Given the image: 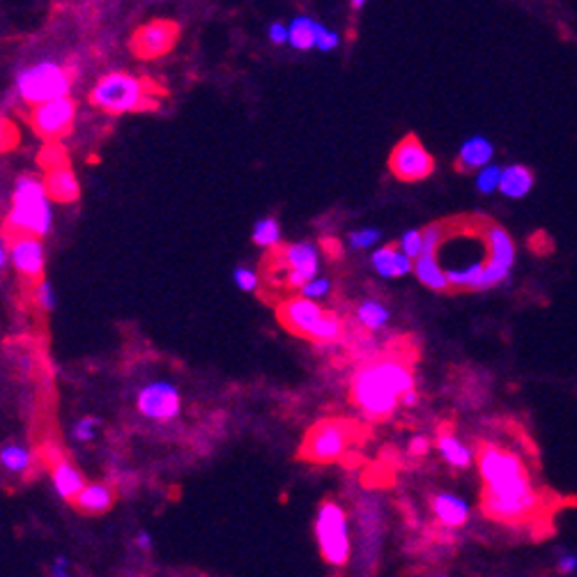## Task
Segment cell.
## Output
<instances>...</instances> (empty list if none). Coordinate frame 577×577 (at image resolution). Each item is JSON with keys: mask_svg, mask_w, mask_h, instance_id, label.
I'll list each match as a JSON object with an SVG mask.
<instances>
[{"mask_svg": "<svg viewBox=\"0 0 577 577\" xmlns=\"http://www.w3.org/2000/svg\"><path fill=\"white\" fill-rule=\"evenodd\" d=\"M155 85L146 78L125 72H111L94 84L90 102L109 115H125L156 106Z\"/></svg>", "mask_w": 577, "mask_h": 577, "instance_id": "4", "label": "cell"}, {"mask_svg": "<svg viewBox=\"0 0 577 577\" xmlns=\"http://www.w3.org/2000/svg\"><path fill=\"white\" fill-rule=\"evenodd\" d=\"M136 405H138V412L152 422L166 423L180 414L182 398L171 382H152V385L143 386Z\"/></svg>", "mask_w": 577, "mask_h": 577, "instance_id": "13", "label": "cell"}, {"mask_svg": "<svg viewBox=\"0 0 577 577\" xmlns=\"http://www.w3.org/2000/svg\"><path fill=\"white\" fill-rule=\"evenodd\" d=\"M484 235L485 242H488L490 261L485 262L476 290H490V288L509 281L510 270L515 265V244L510 240V235L502 226H484Z\"/></svg>", "mask_w": 577, "mask_h": 577, "instance_id": "9", "label": "cell"}, {"mask_svg": "<svg viewBox=\"0 0 577 577\" xmlns=\"http://www.w3.org/2000/svg\"><path fill=\"white\" fill-rule=\"evenodd\" d=\"M19 141H22V131H19V127H16L10 118L0 115V155H3V152L14 150V147L19 146Z\"/></svg>", "mask_w": 577, "mask_h": 577, "instance_id": "32", "label": "cell"}, {"mask_svg": "<svg viewBox=\"0 0 577 577\" xmlns=\"http://www.w3.org/2000/svg\"><path fill=\"white\" fill-rule=\"evenodd\" d=\"M474 457L484 481L481 513L488 520L518 527L541 515V494L520 456L500 444L481 442Z\"/></svg>", "mask_w": 577, "mask_h": 577, "instance_id": "1", "label": "cell"}, {"mask_svg": "<svg viewBox=\"0 0 577 577\" xmlns=\"http://www.w3.org/2000/svg\"><path fill=\"white\" fill-rule=\"evenodd\" d=\"M44 187H47L49 198L56 203H76L81 196V187H78V180L69 164L44 173Z\"/></svg>", "mask_w": 577, "mask_h": 577, "instance_id": "19", "label": "cell"}, {"mask_svg": "<svg viewBox=\"0 0 577 577\" xmlns=\"http://www.w3.org/2000/svg\"><path fill=\"white\" fill-rule=\"evenodd\" d=\"M357 317H360V323L364 324L366 329L377 332V329H385L386 323H389V308L382 302H377V299H368V302L360 304Z\"/></svg>", "mask_w": 577, "mask_h": 577, "instance_id": "27", "label": "cell"}, {"mask_svg": "<svg viewBox=\"0 0 577 577\" xmlns=\"http://www.w3.org/2000/svg\"><path fill=\"white\" fill-rule=\"evenodd\" d=\"M329 288H332V283H329L327 279L315 276V279H311V281H306L302 288H299V292H302L299 297L311 299V302H317V299H323V297L329 295Z\"/></svg>", "mask_w": 577, "mask_h": 577, "instance_id": "35", "label": "cell"}, {"mask_svg": "<svg viewBox=\"0 0 577 577\" xmlns=\"http://www.w3.org/2000/svg\"><path fill=\"white\" fill-rule=\"evenodd\" d=\"M428 451H431V442H428V437H423V435L412 437V442H410V453H412V456L422 457V456H426Z\"/></svg>", "mask_w": 577, "mask_h": 577, "instance_id": "43", "label": "cell"}, {"mask_svg": "<svg viewBox=\"0 0 577 577\" xmlns=\"http://www.w3.org/2000/svg\"><path fill=\"white\" fill-rule=\"evenodd\" d=\"M53 226L51 198H49L44 180L35 175H22L12 193V209L3 226L7 240L14 237H44Z\"/></svg>", "mask_w": 577, "mask_h": 577, "instance_id": "3", "label": "cell"}, {"mask_svg": "<svg viewBox=\"0 0 577 577\" xmlns=\"http://www.w3.org/2000/svg\"><path fill=\"white\" fill-rule=\"evenodd\" d=\"M500 182H502V168L497 166V164H490V166L481 168V171L476 173V189H479V193H484V196L497 191V189H500Z\"/></svg>", "mask_w": 577, "mask_h": 577, "instance_id": "31", "label": "cell"}, {"mask_svg": "<svg viewBox=\"0 0 577 577\" xmlns=\"http://www.w3.org/2000/svg\"><path fill=\"white\" fill-rule=\"evenodd\" d=\"M416 403H419V394H416V389L407 391V394L401 398L403 407H412V405H416Z\"/></svg>", "mask_w": 577, "mask_h": 577, "instance_id": "45", "label": "cell"}, {"mask_svg": "<svg viewBox=\"0 0 577 577\" xmlns=\"http://www.w3.org/2000/svg\"><path fill=\"white\" fill-rule=\"evenodd\" d=\"M276 317L290 333L315 343H332L343 336V323L338 320L336 313L324 311L320 304L304 297H290L279 304Z\"/></svg>", "mask_w": 577, "mask_h": 577, "instance_id": "5", "label": "cell"}, {"mask_svg": "<svg viewBox=\"0 0 577 577\" xmlns=\"http://www.w3.org/2000/svg\"><path fill=\"white\" fill-rule=\"evenodd\" d=\"M398 249L410 258V261H416V258H422L423 253V233L422 230H407L405 235L401 237V244Z\"/></svg>", "mask_w": 577, "mask_h": 577, "instance_id": "33", "label": "cell"}, {"mask_svg": "<svg viewBox=\"0 0 577 577\" xmlns=\"http://www.w3.org/2000/svg\"><path fill=\"white\" fill-rule=\"evenodd\" d=\"M556 571L562 573V575H573L577 571V556L571 555V552H564L556 559Z\"/></svg>", "mask_w": 577, "mask_h": 577, "instance_id": "41", "label": "cell"}, {"mask_svg": "<svg viewBox=\"0 0 577 577\" xmlns=\"http://www.w3.org/2000/svg\"><path fill=\"white\" fill-rule=\"evenodd\" d=\"M233 281H235V286L240 288V290H244V292H255V290H258V286H261L258 271L251 270V267H246V265L235 267Z\"/></svg>", "mask_w": 577, "mask_h": 577, "instance_id": "34", "label": "cell"}, {"mask_svg": "<svg viewBox=\"0 0 577 577\" xmlns=\"http://www.w3.org/2000/svg\"><path fill=\"white\" fill-rule=\"evenodd\" d=\"M494 159V146L485 138V136H469L467 141L460 146L456 159V168L460 173L481 171V168L490 166Z\"/></svg>", "mask_w": 577, "mask_h": 577, "instance_id": "16", "label": "cell"}, {"mask_svg": "<svg viewBox=\"0 0 577 577\" xmlns=\"http://www.w3.org/2000/svg\"><path fill=\"white\" fill-rule=\"evenodd\" d=\"M414 389L410 364L398 357H385L361 366L352 377V403L370 419H386L401 407V398Z\"/></svg>", "mask_w": 577, "mask_h": 577, "instance_id": "2", "label": "cell"}, {"mask_svg": "<svg viewBox=\"0 0 577 577\" xmlns=\"http://www.w3.org/2000/svg\"><path fill=\"white\" fill-rule=\"evenodd\" d=\"M431 506L437 522H439L442 527H447V529H460V527L467 525L469 506L467 502L460 500L457 494H451V493L435 494Z\"/></svg>", "mask_w": 577, "mask_h": 577, "instance_id": "18", "label": "cell"}, {"mask_svg": "<svg viewBox=\"0 0 577 577\" xmlns=\"http://www.w3.org/2000/svg\"><path fill=\"white\" fill-rule=\"evenodd\" d=\"M10 244V258L16 271L28 281H40L44 271V246L37 237H14L7 240Z\"/></svg>", "mask_w": 577, "mask_h": 577, "instance_id": "15", "label": "cell"}, {"mask_svg": "<svg viewBox=\"0 0 577 577\" xmlns=\"http://www.w3.org/2000/svg\"><path fill=\"white\" fill-rule=\"evenodd\" d=\"M361 7H364V0H354L352 10H361Z\"/></svg>", "mask_w": 577, "mask_h": 577, "instance_id": "47", "label": "cell"}, {"mask_svg": "<svg viewBox=\"0 0 577 577\" xmlns=\"http://www.w3.org/2000/svg\"><path fill=\"white\" fill-rule=\"evenodd\" d=\"M5 262H7V249H5V244L0 242V270L5 267Z\"/></svg>", "mask_w": 577, "mask_h": 577, "instance_id": "46", "label": "cell"}, {"mask_svg": "<svg viewBox=\"0 0 577 577\" xmlns=\"http://www.w3.org/2000/svg\"><path fill=\"white\" fill-rule=\"evenodd\" d=\"M97 428H99L97 419H94V416H85V419H81V422L74 426L72 435L74 439H78V442H90V439H94V435H97Z\"/></svg>", "mask_w": 577, "mask_h": 577, "instance_id": "38", "label": "cell"}, {"mask_svg": "<svg viewBox=\"0 0 577 577\" xmlns=\"http://www.w3.org/2000/svg\"><path fill=\"white\" fill-rule=\"evenodd\" d=\"M51 481L56 493L60 494L65 502L76 500L78 494H81V490L88 485L84 479V474L78 472L67 457L63 456H56L51 460Z\"/></svg>", "mask_w": 577, "mask_h": 577, "instance_id": "17", "label": "cell"}, {"mask_svg": "<svg viewBox=\"0 0 577 577\" xmlns=\"http://www.w3.org/2000/svg\"><path fill=\"white\" fill-rule=\"evenodd\" d=\"M437 448L442 453L444 463L451 465L456 469H467L469 465L474 463V453L472 448L465 447L460 439H457L453 432H442L439 439H437Z\"/></svg>", "mask_w": 577, "mask_h": 577, "instance_id": "25", "label": "cell"}, {"mask_svg": "<svg viewBox=\"0 0 577 577\" xmlns=\"http://www.w3.org/2000/svg\"><path fill=\"white\" fill-rule=\"evenodd\" d=\"M354 437H357V426L350 419H338V416L323 419L306 432L299 456L308 463H336L345 456Z\"/></svg>", "mask_w": 577, "mask_h": 577, "instance_id": "7", "label": "cell"}, {"mask_svg": "<svg viewBox=\"0 0 577 577\" xmlns=\"http://www.w3.org/2000/svg\"><path fill=\"white\" fill-rule=\"evenodd\" d=\"M49 575L51 577H72V566H69L67 556H56L49 566Z\"/></svg>", "mask_w": 577, "mask_h": 577, "instance_id": "40", "label": "cell"}, {"mask_svg": "<svg viewBox=\"0 0 577 577\" xmlns=\"http://www.w3.org/2000/svg\"><path fill=\"white\" fill-rule=\"evenodd\" d=\"M422 233H423V253L422 255H435L437 258V251H439V246H442L444 240H447L448 224H444V221H437V224L426 226Z\"/></svg>", "mask_w": 577, "mask_h": 577, "instance_id": "30", "label": "cell"}, {"mask_svg": "<svg viewBox=\"0 0 577 577\" xmlns=\"http://www.w3.org/2000/svg\"><path fill=\"white\" fill-rule=\"evenodd\" d=\"M69 88H72V72L51 60L31 65L16 76V90L31 106H42L56 99L69 97Z\"/></svg>", "mask_w": 577, "mask_h": 577, "instance_id": "8", "label": "cell"}, {"mask_svg": "<svg viewBox=\"0 0 577 577\" xmlns=\"http://www.w3.org/2000/svg\"><path fill=\"white\" fill-rule=\"evenodd\" d=\"M389 171L403 182H422L435 171V159L423 147L422 138L407 134L405 138L395 143L389 155Z\"/></svg>", "mask_w": 577, "mask_h": 577, "instance_id": "10", "label": "cell"}, {"mask_svg": "<svg viewBox=\"0 0 577 577\" xmlns=\"http://www.w3.org/2000/svg\"><path fill=\"white\" fill-rule=\"evenodd\" d=\"M267 37H270L271 44H286L288 42V26H283V23H271L270 31H267Z\"/></svg>", "mask_w": 577, "mask_h": 577, "instance_id": "42", "label": "cell"}, {"mask_svg": "<svg viewBox=\"0 0 577 577\" xmlns=\"http://www.w3.org/2000/svg\"><path fill=\"white\" fill-rule=\"evenodd\" d=\"M338 44H341V35H338L336 31H332V28L324 26V23H320V32H317V42H315L317 51L329 53L333 51Z\"/></svg>", "mask_w": 577, "mask_h": 577, "instance_id": "39", "label": "cell"}, {"mask_svg": "<svg viewBox=\"0 0 577 577\" xmlns=\"http://www.w3.org/2000/svg\"><path fill=\"white\" fill-rule=\"evenodd\" d=\"M180 37V26L168 19H156L146 23L131 37V53L141 60H155V58L166 56L173 51Z\"/></svg>", "mask_w": 577, "mask_h": 577, "instance_id": "12", "label": "cell"}, {"mask_svg": "<svg viewBox=\"0 0 577 577\" xmlns=\"http://www.w3.org/2000/svg\"><path fill=\"white\" fill-rule=\"evenodd\" d=\"M134 546L141 552H150L152 547H155V541H152V536L147 534V531H138L134 538Z\"/></svg>", "mask_w": 577, "mask_h": 577, "instance_id": "44", "label": "cell"}, {"mask_svg": "<svg viewBox=\"0 0 577 577\" xmlns=\"http://www.w3.org/2000/svg\"><path fill=\"white\" fill-rule=\"evenodd\" d=\"M317 32H320V23L311 16H295L288 26V44L297 51H308L315 49Z\"/></svg>", "mask_w": 577, "mask_h": 577, "instance_id": "23", "label": "cell"}, {"mask_svg": "<svg viewBox=\"0 0 577 577\" xmlns=\"http://www.w3.org/2000/svg\"><path fill=\"white\" fill-rule=\"evenodd\" d=\"M35 302L37 306L44 308V311H53L58 304L56 292H53V286L49 281H40L35 288Z\"/></svg>", "mask_w": 577, "mask_h": 577, "instance_id": "37", "label": "cell"}, {"mask_svg": "<svg viewBox=\"0 0 577 577\" xmlns=\"http://www.w3.org/2000/svg\"><path fill=\"white\" fill-rule=\"evenodd\" d=\"M414 274L423 286L435 292H447L448 288H451L448 286L447 271L442 270V265H439V261H437L435 255H422V258H416Z\"/></svg>", "mask_w": 577, "mask_h": 577, "instance_id": "24", "label": "cell"}, {"mask_svg": "<svg viewBox=\"0 0 577 577\" xmlns=\"http://www.w3.org/2000/svg\"><path fill=\"white\" fill-rule=\"evenodd\" d=\"M380 240L382 233L377 228H361L350 235V244H352L354 249H370V246H375Z\"/></svg>", "mask_w": 577, "mask_h": 577, "instance_id": "36", "label": "cell"}, {"mask_svg": "<svg viewBox=\"0 0 577 577\" xmlns=\"http://www.w3.org/2000/svg\"><path fill=\"white\" fill-rule=\"evenodd\" d=\"M536 177L534 173L527 166H520V164H510V166L502 168V182L500 191L504 193L506 198H525L527 193L534 189Z\"/></svg>", "mask_w": 577, "mask_h": 577, "instance_id": "22", "label": "cell"}, {"mask_svg": "<svg viewBox=\"0 0 577 577\" xmlns=\"http://www.w3.org/2000/svg\"><path fill=\"white\" fill-rule=\"evenodd\" d=\"M28 120H31L32 131L40 138L49 143H58L72 131L74 120H76V106L69 97L56 99V102H49V104L35 106L28 115Z\"/></svg>", "mask_w": 577, "mask_h": 577, "instance_id": "11", "label": "cell"}, {"mask_svg": "<svg viewBox=\"0 0 577 577\" xmlns=\"http://www.w3.org/2000/svg\"><path fill=\"white\" fill-rule=\"evenodd\" d=\"M315 541L317 550L329 566H348L350 556H352V538H350L348 513L338 502L327 500L317 509Z\"/></svg>", "mask_w": 577, "mask_h": 577, "instance_id": "6", "label": "cell"}, {"mask_svg": "<svg viewBox=\"0 0 577 577\" xmlns=\"http://www.w3.org/2000/svg\"><path fill=\"white\" fill-rule=\"evenodd\" d=\"M373 267L382 279H401V276L414 271L412 261L395 246H382L373 253Z\"/></svg>", "mask_w": 577, "mask_h": 577, "instance_id": "21", "label": "cell"}, {"mask_svg": "<svg viewBox=\"0 0 577 577\" xmlns=\"http://www.w3.org/2000/svg\"><path fill=\"white\" fill-rule=\"evenodd\" d=\"M0 465H3L7 472H28V469L32 467V451L22 447V444H7V447L0 448Z\"/></svg>", "mask_w": 577, "mask_h": 577, "instance_id": "26", "label": "cell"}, {"mask_svg": "<svg viewBox=\"0 0 577 577\" xmlns=\"http://www.w3.org/2000/svg\"><path fill=\"white\" fill-rule=\"evenodd\" d=\"M279 255H281V265L288 271L286 283L290 288L299 290L304 283L317 276V270H320V251L311 242L288 244L286 249L279 251Z\"/></svg>", "mask_w": 577, "mask_h": 577, "instance_id": "14", "label": "cell"}, {"mask_svg": "<svg viewBox=\"0 0 577 577\" xmlns=\"http://www.w3.org/2000/svg\"><path fill=\"white\" fill-rule=\"evenodd\" d=\"M72 504L85 515L109 513L115 504V490L109 484H88Z\"/></svg>", "mask_w": 577, "mask_h": 577, "instance_id": "20", "label": "cell"}, {"mask_svg": "<svg viewBox=\"0 0 577 577\" xmlns=\"http://www.w3.org/2000/svg\"><path fill=\"white\" fill-rule=\"evenodd\" d=\"M253 242L262 249H271L281 242V224L276 221L274 217L261 218L258 224L253 226V233H251Z\"/></svg>", "mask_w": 577, "mask_h": 577, "instance_id": "28", "label": "cell"}, {"mask_svg": "<svg viewBox=\"0 0 577 577\" xmlns=\"http://www.w3.org/2000/svg\"><path fill=\"white\" fill-rule=\"evenodd\" d=\"M37 164H40V168H42L44 173H49L60 166H67L69 156L60 143H47V146L40 150V155H37Z\"/></svg>", "mask_w": 577, "mask_h": 577, "instance_id": "29", "label": "cell"}]
</instances>
